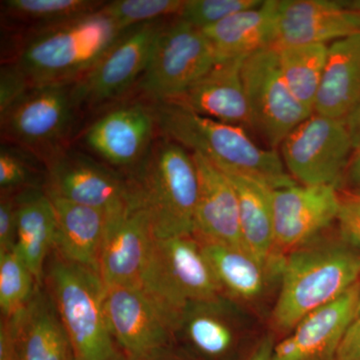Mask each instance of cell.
<instances>
[{"label":"cell","instance_id":"33","mask_svg":"<svg viewBox=\"0 0 360 360\" xmlns=\"http://www.w3.org/2000/svg\"><path fill=\"white\" fill-rule=\"evenodd\" d=\"M184 0H116L106 2L103 11L122 30L179 16Z\"/></svg>","mask_w":360,"mask_h":360},{"label":"cell","instance_id":"24","mask_svg":"<svg viewBox=\"0 0 360 360\" xmlns=\"http://www.w3.org/2000/svg\"><path fill=\"white\" fill-rule=\"evenodd\" d=\"M202 30L219 61L248 58L262 49L276 47L277 0L233 14Z\"/></svg>","mask_w":360,"mask_h":360},{"label":"cell","instance_id":"2","mask_svg":"<svg viewBox=\"0 0 360 360\" xmlns=\"http://www.w3.org/2000/svg\"><path fill=\"white\" fill-rule=\"evenodd\" d=\"M153 104L162 136L205 156L222 172L255 177L274 189L295 186L278 153L258 146L245 127L198 115L174 101Z\"/></svg>","mask_w":360,"mask_h":360},{"label":"cell","instance_id":"8","mask_svg":"<svg viewBox=\"0 0 360 360\" xmlns=\"http://www.w3.org/2000/svg\"><path fill=\"white\" fill-rule=\"evenodd\" d=\"M72 84L33 87L0 115L2 137L44 161L68 148L77 108Z\"/></svg>","mask_w":360,"mask_h":360},{"label":"cell","instance_id":"31","mask_svg":"<svg viewBox=\"0 0 360 360\" xmlns=\"http://www.w3.org/2000/svg\"><path fill=\"white\" fill-rule=\"evenodd\" d=\"M46 165L27 149L2 141L0 146V187L1 193H14L30 188H44Z\"/></svg>","mask_w":360,"mask_h":360},{"label":"cell","instance_id":"15","mask_svg":"<svg viewBox=\"0 0 360 360\" xmlns=\"http://www.w3.org/2000/svg\"><path fill=\"white\" fill-rule=\"evenodd\" d=\"M341 198L330 186H293L274 191L276 255L284 258L338 220Z\"/></svg>","mask_w":360,"mask_h":360},{"label":"cell","instance_id":"21","mask_svg":"<svg viewBox=\"0 0 360 360\" xmlns=\"http://www.w3.org/2000/svg\"><path fill=\"white\" fill-rule=\"evenodd\" d=\"M224 174L238 196L239 221L246 250L272 272H281L284 258L276 257L274 246V189L255 177Z\"/></svg>","mask_w":360,"mask_h":360},{"label":"cell","instance_id":"37","mask_svg":"<svg viewBox=\"0 0 360 360\" xmlns=\"http://www.w3.org/2000/svg\"><path fill=\"white\" fill-rule=\"evenodd\" d=\"M18 205L14 193H1L0 200V253L16 248L18 239Z\"/></svg>","mask_w":360,"mask_h":360},{"label":"cell","instance_id":"6","mask_svg":"<svg viewBox=\"0 0 360 360\" xmlns=\"http://www.w3.org/2000/svg\"><path fill=\"white\" fill-rule=\"evenodd\" d=\"M141 288L177 314L188 303L217 300L224 293L194 236L155 238Z\"/></svg>","mask_w":360,"mask_h":360},{"label":"cell","instance_id":"35","mask_svg":"<svg viewBox=\"0 0 360 360\" xmlns=\"http://www.w3.org/2000/svg\"><path fill=\"white\" fill-rule=\"evenodd\" d=\"M32 89L25 73L13 61L6 63L0 70V115Z\"/></svg>","mask_w":360,"mask_h":360},{"label":"cell","instance_id":"1","mask_svg":"<svg viewBox=\"0 0 360 360\" xmlns=\"http://www.w3.org/2000/svg\"><path fill=\"white\" fill-rule=\"evenodd\" d=\"M129 30H122L103 7L72 20L30 30L13 63L32 89L72 84L84 77Z\"/></svg>","mask_w":360,"mask_h":360},{"label":"cell","instance_id":"39","mask_svg":"<svg viewBox=\"0 0 360 360\" xmlns=\"http://www.w3.org/2000/svg\"><path fill=\"white\" fill-rule=\"evenodd\" d=\"M335 360H360V316H357L343 335Z\"/></svg>","mask_w":360,"mask_h":360},{"label":"cell","instance_id":"43","mask_svg":"<svg viewBox=\"0 0 360 360\" xmlns=\"http://www.w3.org/2000/svg\"><path fill=\"white\" fill-rule=\"evenodd\" d=\"M343 4L354 14L355 25H356L357 30L360 32V0L343 1Z\"/></svg>","mask_w":360,"mask_h":360},{"label":"cell","instance_id":"3","mask_svg":"<svg viewBox=\"0 0 360 360\" xmlns=\"http://www.w3.org/2000/svg\"><path fill=\"white\" fill-rule=\"evenodd\" d=\"M125 179L130 198L148 215L155 238L193 236L198 174L193 153L158 137Z\"/></svg>","mask_w":360,"mask_h":360},{"label":"cell","instance_id":"23","mask_svg":"<svg viewBox=\"0 0 360 360\" xmlns=\"http://www.w3.org/2000/svg\"><path fill=\"white\" fill-rule=\"evenodd\" d=\"M20 360H72V347L53 298L37 284L32 300L15 314Z\"/></svg>","mask_w":360,"mask_h":360},{"label":"cell","instance_id":"36","mask_svg":"<svg viewBox=\"0 0 360 360\" xmlns=\"http://www.w3.org/2000/svg\"><path fill=\"white\" fill-rule=\"evenodd\" d=\"M336 221L340 224L343 240L360 250V196L347 194L341 198Z\"/></svg>","mask_w":360,"mask_h":360},{"label":"cell","instance_id":"13","mask_svg":"<svg viewBox=\"0 0 360 360\" xmlns=\"http://www.w3.org/2000/svg\"><path fill=\"white\" fill-rule=\"evenodd\" d=\"M45 191L65 200L113 214L129 203L125 176L82 151L65 148L45 160Z\"/></svg>","mask_w":360,"mask_h":360},{"label":"cell","instance_id":"7","mask_svg":"<svg viewBox=\"0 0 360 360\" xmlns=\"http://www.w3.org/2000/svg\"><path fill=\"white\" fill-rule=\"evenodd\" d=\"M217 63L214 49L202 30L176 16L160 32L139 89L150 103L174 101Z\"/></svg>","mask_w":360,"mask_h":360},{"label":"cell","instance_id":"25","mask_svg":"<svg viewBox=\"0 0 360 360\" xmlns=\"http://www.w3.org/2000/svg\"><path fill=\"white\" fill-rule=\"evenodd\" d=\"M360 103V32L328 45V60L314 112L345 117Z\"/></svg>","mask_w":360,"mask_h":360},{"label":"cell","instance_id":"12","mask_svg":"<svg viewBox=\"0 0 360 360\" xmlns=\"http://www.w3.org/2000/svg\"><path fill=\"white\" fill-rule=\"evenodd\" d=\"M167 21H150L127 30L97 65L72 84L77 110L115 101L139 84Z\"/></svg>","mask_w":360,"mask_h":360},{"label":"cell","instance_id":"40","mask_svg":"<svg viewBox=\"0 0 360 360\" xmlns=\"http://www.w3.org/2000/svg\"><path fill=\"white\" fill-rule=\"evenodd\" d=\"M342 184L347 186V194L360 196V148L355 149L352 153Z\"/></svg>","mask_w":360,"mask_h":360},{"label":"cell","instance_id":"32","mask_svg":"<svg viewBox=\"0 0 360 360\" xmlns=\"http://www.w3.org/2000/svg\"><path fill=\"white\" fill-rule=\"evenodd\" d=\"M37 283L16 248L0 253V309L2 317L21 311L32 300Z\"/></svg>","mask_w":360,"mask_h":360},{"label":"cell","instance_id":"4","mask_svg":"<svg viewBox=\"0 0 360 360\" xmlns=\"http://www.w3.org/2000/svg\"><path fill=\"white\" fill-rule=\"evenodd\" d=\"M284 257L272 328L293 330L305 316L335 302L360 281V255L347 241H310Z\"/></svg>","mask_w":360,"mask_h":360},{"label":"cell","instance_id":"11","mask_svg":"<svg viewBox=\"0 0 360 360\" xmlns=\"http://www.w3.org/2000/svg\"><path fill=\"white\" fill-rule=\"evenodd\" d=\"M251 124L272 148L314 112L303 106L284 79L276 47L245 58L243 70Z\"/></svg>","mask_w":360,"mask_h":360},{"label":"cell","instance_id":"30","mask_svg":"<svg viewBox=\"0 0 360 360\" xmlns=\"http://www.w3.org/2000/svg\"><path fill=\"white\" fill-rule=\"evenodd\" d=\"M105 4L91 0H4L1 11L6 20L33 30L94 13Z\"/></svg>","mask_w":360,"mask_h":360},{"label":"cell","instance_id":"29","mask_svg":"<svg viewBox=\"0 0 360 360\" xmlns=\"http://www.w3.org/2000/svg\"><path fill=\"white\" fill-rule=\"evenodd\" d=\"M276 49L281 72L290 91L303 106L314 112L328 60V45H296Z\"/></svg>","mask_w":360,"mask_h":360},{"label":"cell","instance_id":"28","mask_svg":"<svg viewBox=\"0 0 360 360\" xmlns=\"http://www.w3.org/2000/svg\"><path fill=\"white\" fill-rule=\"evenodd\" d=\"M200 243L224 292L241 300H255L262 296L272 272L269 267L245 248Z\"/></svg>","mask_w":360,"mask_h":360},{"label":"cell","instance_id":"22","mask_svg":"<svg viewBox=\"0 0 360 360\" xmlns=\"http://www.w3.org/2000/svg\"><path fill=\"white\" fill-rule=\"evenodd\" d=\"M47 194L56 212L54 248L56 253L68 262L87 267L99 274V255L110 221V213Z\"/></svg>","mask_w":360,"mask_h":360},{"label":"cell","instance_id":"19","mask_svg":"<svg viewBox=\"0 0 360 360\" xmlns=\"http://www.w3.org/2000/svg\"><path fill=\"white\" fill-rule=\"evenodd\" d=\"M198 168V198L193 236L203 243L246 248L239 221L238 200L226 175L200 153H193Z\"/></svg>","mask_w":360,"mask_h":360},{"label":"cell","instance_id":"5","mask_svg":"<svg viewBox=\"0 0 360 360\" xmlns=\"http://www.w3.org/2000/svg\"><path fill=\"white\" fill-rule=\"evenodd\" d=\"M46 288L70 338L75 360H115V342L104 312L105 286L94 270L56 255Z\"/></svg>","mask_w":360,"mask_h":360},{"label":"cell","instance_id":"14","mask_svg":"<svg viewBox=\"0 0 360 360\" xmlns=\"http://www.w3.org/2000/svg\"><path fill=\"white\" fill-rule=\"evenodd\" d=\"M158 122L153 103L115 106L85 129L82 143L108 167L129 174L155 141Z\"/></svg>","mask_w":360,"mask_h":360},{"label":"cell","instance_id":"18","mask_svg":"<svg viewBox=\"0 0 360 360\" xmlns=\"http://www.w3.org/2000/svg\"><path fill=\"white\" fill-rule=\"evenodd\" d=\"M359 32L343 1L277 0L276 46L326 44Z\"/></svg>","mask_w":360,"mask_h":360},{"label":"cell","instance_id":"38","mask_svg":"<svg viewBox=\"0 0 360 360\" xmlns=\"http://www.w3.org/2000/svg\"><path fill=\"white\" fill-rule=\"evenodd\" d=\"M0 360H20L15 314L1 319Z\"/></svg>","mask_w":360,"mask_h":360},{"label":"cell","instance_id":"9","mask_svg":"<svg viewBox=\"0 0 360 360\" xmlns=\"http://www.w3.org/2000/svg\"><path fill=\"white\" fill-rule=\"evenodd\" d=\"M284 167L302 186L338 188L354 153L345 120L314 113L281 144Z\"/></svg>","mask_w":360,"mask_h":360},{"label":"cell","instance_id":"20","mask_svg":"<svg viewBox=\"0 0 360 360\" xmlns=\"http://www.w3.org/2000/svg\"><path fill=\"white\" fill-rule=\"evenodd\" d=\"M245 58L219 61L210 72L182 96L174 99L198 115L219 122L252 127L243 85Z\"/></svg>","mask_w":360,"mask_h":360},{"label":"cell","instance_id":"45","mask_svg":"<svg viewBox=\"0 0 360 360\" xmlns=\"http://www.w3.org/2000/svg\"><path fill=\"white\" fill-rule=\"evenodd\" d=\"M72 360H75V359H72Z\"/></svg>","mask_w":360,"mask_h":360},{"label":"cell","instance_id":"26","mask_svg":"<svg viewBox=\"0 0 360 360\" xmlns=\"http://www.w3.org/2000/svg\"><path fill=\"white\" fill-rule=\"evenodd\" d=\"M18 205L16 250L37 279L44 284V264L56 245V217L44 188H30L15 194Z\"/></svg>","mask_w":360,"mask_h":360},{"label":"cell","instance_id":"16","mask_svg":"<svg viewBox=\"0 0 360 360\" xmlns=\"http://www.w3.org/2000/svg\"><path fill=\"white\" fill-rule=\"evenodd\" d=\"M155 236L148 215L129 196L120 212L110 214L104 236L98 271L105 288H141Z\"/></svg>","mask_w":360,"mask_h":360},{"label":"cell","instance_id":"34","mask_svg":"<svg viewBox=\"0 0 360 360\" xmlns=\"http://www.w3.org/2000/svg\"><path fill=\"white\" fill-rule=\"evenodd\" d=\"M260 0H184L177 18L205 30L233 14L262 6Z\"/></svg>","mask_w":360,"mask_h":360},{"label":"cell","instance_id":"27","mask_svg":"<svg viewBox=\"0 0 360 360\" xmlns=\"http://www.w3.org/2000/svg\"><path fill=\"white\" fill-rule=\"evenodd\" d=\"M224 297L207 302H191L184 307L174 331L198 354L220 357L231 349L234 326Z\"/></svg>","mask_w":360,"mask_h":360},{"label":"cell","instance_id":"42","mask_svg":"<svg viewBox=\"0 0 360 360\" xmlns=\"http://www.w3.org/2000/svg\"><path fill=\"white\" fill-rule=\"evenodd\" d=\"M274 349V338L272 336H267L262 341L250 360H272Z\"/></svg>","mask_w":360,"mask_h":360},{"label":"cell","instance_id":"10","mask_svg":"<svg viewBox=\"0 0 360 360\" xmlns=\"http://www.w3.org/2000/svg\"><path fill=\"white\" fill-rule=\"evenodd\" d=\"M103 304L113 340L129 360L153 359L174 340L180 314L142 288H105Z\"/></svg>","mask_w":360,"mask_h":360},{"label":"cell","instance_id":"41","mask_svg":"<svg viewBox=\"0 0 360 360\" xmlns=\"http://www.w3.org/2000/svg\"><path fill=\"white\" fill-rule=\"evenodd\" d=\"M345 120L355 150L360 148V103L345 117Z\"/></svg>","mask_w":360,"mask_h":360},{"label":"cell","instance_id":"44","mask_svg":"<svg viewBox=\"0 0 360 360\" xmlns=\"http://www.w3.org/2000/svg\"><path fill=\"white\" fill-rule=\"evenodd\" d=\"M357 316H360V290H359V310H357Z\"/></svg>","mask_w":360,"mask_h":360},{"label":"cell","instance_id":"17","mask_svg":"<svg viewBox=\"0 0 360 360\" xmlns=\"http://www.w3.org/2000/svg\"><path fill=\"white\" fill-rule=\"evenodd\" d=\"M360 281L335 302L305 316L292 335L274 347L272 360H335L336 350L357 317Z\"/></svg>","mask_w":360,"mask_h":360}]
</instances>
